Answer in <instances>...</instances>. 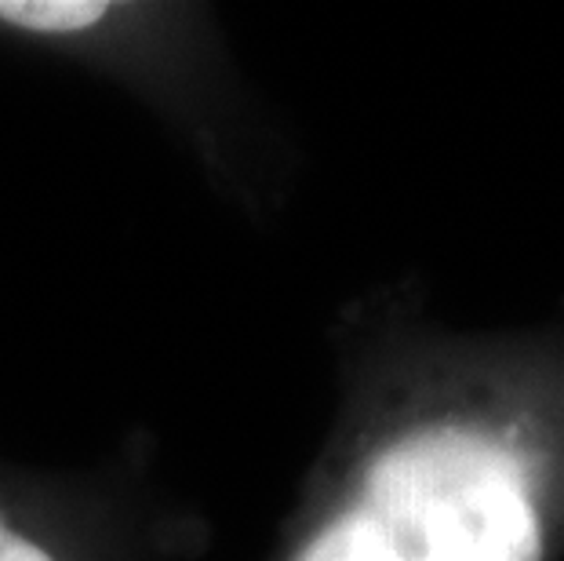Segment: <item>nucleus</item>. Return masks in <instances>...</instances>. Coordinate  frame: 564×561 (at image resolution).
Returning a JSON list of instances; mask_svg holds the SVG:
<instances>
[{
  "mask_svg": "<svg viewBox=\"0 0 564 561\" xmlns=\"http://www.w3.org/2000/svg\"><path fill=\"white\" fill-rule=\"evenodd\" d=\"M0 561H52L41 547H33L30 540H22V536L8 532L4 525H0Z\"/></svg>",
  "mask_w": 564,
  "mask_h": 561,
  "instance_id": "4",
  "label": "nucleus"
},
{
  "mask_svg": "<svg viewBox=\"0 0 564 561\" xmlns=\"http://www.w3.org/2000/svg\"><path fill=\"white\" fill-rule=\"evenodd\" d=\"M299 561H408L361 507L332 521Z\"/></svg>",
  "mask_w": 564,
  "mask_h": 561,
  "instance_id": "2",
  "label": "nucleus"
},
{
  "mask_svg": "<svg viewBox=\"0 0 564 561\" xmlns=\"http://www.w3.org/2000/svg\"><path fill=\"white\" fill-rule=\"evenodd\" d=\"M408 561H539V521L507 449L423 431L382 452L357 504Z\"/></svg>",
  "mask_w": 564,
  "mask_h": 561,
  "instance_id": "1",
  "label": "nucleus"
},
{
  "mask_svg": "<svg viewBox=\"0 0 564 561\" xmlns=\"http://www.w3.org/2000/svg\"><path fill=\"white\" fill-rule=\"evenodd\" d=\"M99 0H0V19L37 33H77L106 15Z\"/></svg>",
  "mask_w": 564,
  "mask_h": 561,
  "instance_id": "3",
  "label": "nucleus"
}]
</instances>
